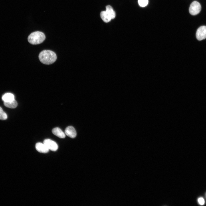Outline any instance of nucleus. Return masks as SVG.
Listing matches in <instances>:
<instances>
[{"label":"nucleus","mask_w":206,"mask_h":206,"mask_svg":"<svg viewBox=\"0 0 206 206\" xmlns=\"http://www.w3.org/2000/svg\"><path fill=\"white\" fill-rule=\"evenodd\" d=\"M39 58L42 63L47 65L53 64L56 59L55 53L50 50H44L41 51L39 55Z\"/></svg>","instance_id":"1"},{"label":"nucleus","mask_w":206,"mask_h":206,"mask_svg":"<svg viewBox=\"0 0 206 206\" xmlns=\"http://www.w3.org/2000/svg\"><path fill=\"white\" fill-rule=\"evenodd\" d=\"M45 38V35L43 32L37 31L33 32L29 35L28 40L31 44L36 45L43 42Z\"/></svg>","instance_id":"2"},{"label":"nucleus","mask_w":206,"mask_h":206,"mask_svg":"<svg viewBox=\"0 0 206 206\" xmlns=\"http://www.w3.org/2000/svg\"><path fill=\"white\" fill-rule=\"evenodd\" d=\"M106 11H102L100 14V17L103 21L105 22H109L111 19H114L116 16L115 11L112 7L108 5L106 6Z\"/></svg>","instance_id":"3"},{"label":"nucleus","mask_w":206,"mask_h":206,"mask_svg":"<svg viewBox=\"0 0 206 206\" xmlns=\"http://www.w3.org/2000/svg\"><path fill=\"white\" fill-rule=\"evenodd\" d=\"M201 9L200 3L197 1H194L191 4L189 9L190 13L193 15L199 13Z\"/></svg>","instance_id":"4"},{"label":"nucleus","mask_w":206,"mask_h":206,"mask_svg":"<svg viewBox=\"0 0 206 206\" xmlns=\"http://www.w3.org/2000/svg\"><path fill=\"white\" fill-rule=\"evenodd\" d=\"M196 37L197 40L201 41L206 38V26H202L197 30Z\"/></svg>","instance_id":"5"},{"label":"nucleus","mask_w":206,"mask_h":206,"mask_svg":"<svg viewBox=\"0 0 206 206\" xmlns=\"http://www.w3.org/2000/svg\"><path fill=\"white\" fill-rule=\"evenodd\" d=\"M43 143L45 144L49 150L55 151L58 149V146L57 144L55 141L50 139H47L45 140Z\"/></svg>","instance_id":"6"},{"label":"nucleus","mask_w":206,"mask_h":206,"mask_svg":"<svg viewBox=\"0 0 206 206\" xmlns=\"http://www.w3.org/2000/svg\"><path fill=\"white\" fill-rule=\"evenodd\" d=\"M65 133L67 136L72 138H75L76 136V130L71 126H68L66 128Z\"/></svg>","instance_id":"7"},{"label":"nucleus","mask_w":206,"mask_h":206,"mask_svg":"<svg viewBox=\"0 0 206 206\" xmlns=\"http://www.w3.org/2000/svg\"><path fill=\"white\" fill-rule=\"evenodd\" d=\"M36 150L39 152L42 153L48 152L49 150L43 143L38 142L35 146Z\"/></svg>","instance_id":"8"},{"label":"nucleus","mask_w":206,"mask_h":206,"mask_svg":"<svg viewBox=\"0 0 206 206\" xmlns=\"http://www.w3.org/2000/svg\"><path fill=\"white\" fill-rule=\"evenodd\" d=\"M52 133L56 136L60 138H64L66 136L65 134L58 127H56L52 130Z\"/></svg>","instance_id":"9"},{"label":"nucleus","mask_w":206,"mask_h":206,"mask_svg":"<svg viewBox=\"0 0 206 206\" xmlns=\"http://www.w3.org/2000/svg\"><path fill=\"white\" fill-rule=\"evenodd\" d=\"M2 99L4 102H9L15 99L14 95L12 93H7L3 95Z\"/></svg>","instance_id":"10"},{"label":"nucleus","mask_w":206,"mask_h":206,"mask_svg":"<svg viewBox=\"0 0 206 206\" xmlns=\"http://www.w3.org/2000/svg\"><path fill=\"white\" fill-rule=\"evenodd\" d=\"M4 104L6 107L11 108H15L17 106V103L15 99L9 102H4Z\"/></svg>","instance_id":"11"},{"label":"nucleus","mask_w":206,"mask_h":206,"mask_svg":"<svg viewBox=\"0 0 206 206\" xmlns=\"http://www.w3.org/2000/svg\"><path fill=\"white\" fill-rule=\"evenodd\" d=\"M7 114L3 111L2 108L0 106V120H4L7 118Z\"/></svg>","instance_id":"12"},{"label":"nucleus","mask_w":206,"mask_h":206,"mask_svg":"<svg viewBox=\"0 0 206 206\" xmlns=\"http://www.w3.org/2000/svg\"><path fill=\"white\" fill-rule=\"evenodd\" d=\"M148 0H138L139 5L141 7H144L147 6L148 3Z\"/></svg>","instance_id":"13"},{"label":"nucleus","mask_w":206,"mask_h":206,"mask_svg":"<svg viewBox=\"0 0 206 206\" xmlns=\"http://www.w3.org/2000/svg\"><path fill=\"white\" fill-rule=\"evenodd\" d=\"M198 201L199 203L201 205H203L205 203L204 200L202 197L199 198L198 199Z\"/></svg>","instance_id":"14"},{"label":"nucleus","mask_w":206,"mask_h":206,"mask_svg":"<svg viewBox=\"0 0 206 206\" xmlns=\"http://www.w3.org/2000/svg\"></svg>","instance_id":"15"}]
</instances>
